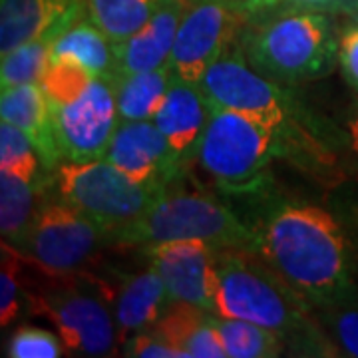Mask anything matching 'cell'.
<instances>
[{
    "instance_id": "cell-1",
    "label": "cell",
    "mask_w": 358,
    "mask_h": 358,
    "mask_svg": "<svg viewBox=\"0 0 358 358\" xmlns=\"http://www.w3.org/2000/svg\"><path fill=\"white\" fill-rule=\"evenodd\" d=\"M253 229L257 255L313 307H327L358 291L350 243L327 209L305 201H281Z\"/></svg>"
},
{
    "instance_id": "cell-2",
    "label": "cell",
    "mask_w": 358,
    "mask_h": 358,
    "mask_svg": "<svg viewBox=\"0 0 358 358\" xmlns=\"http://www.w3.org/2000/svg\"><path fill=\"white\" fill-rule=\"evenodd\" d=\"M213 313L265 327L296 357H341L315 307L255 251L217 249Z\"/></svg>"
},
{
    "instance_id": "cell-3",
    "label": "cell",
    "mask_w": 358,
    "mask_h": 358,
    "mask_svg": "<svg viewBox=\"0 0 358 358\" xmlns=\"http://www.w3.org/2000/svg\"><path fill=\"white\" fill-rule=\"evenodd\" d=\"M239 48L247 62L282 86L324 78L338 64V36L331 14L275 6L249 14Z\"/></svg>"
},
{
    "instance_id": "cell-4",
    "label": "cell",
    "mask_w": 358,
    "mask_h": 358,
    "mask_svg": "<svg viewBox=\"0 0 358 358\" xmlns=\"http://www.w3.org/2000/svg\"><path fill=\"white\" fill-rule=\"evenodd\" d=\"M26 289V305L46 319L60 334L68 355L74 357H115L120 334L110 303L108 281L92 273L48 275Z\"/></svg>"
},
{
    "instance_id": "cell-5",
    "label": "cell",
    "mask_w": 358,
    "mask_h": 358,
    "mask_svg": "<svg viewBox=\"0 0 358 358\" xmlns=\"http://www.w3.org/2000/svg\"><path fill=\"white\" fill-rule=\"evenodd\" d=\"M171 183L159 193L131 225L115 247H145V245L197 239L215 249L255 251V229L247 225L229 205L207 192H192Z\"/></svg>"
},
{
    "instance_id": "cell-6",
    "label": "cell",
    "mask_w": 358,
    "mask_h": 358,
    "mask_svg": "<svg viewBox=\"0 0 358 358\" xmlns=\"http://www.w3.org/2000/svg\"><path fill=\"white\" fill-rule=\"evenodd\" d=\"M291 141L282 129L253 115L211 108L195 164L231 193L263 189L268 169Z\"/></svg>"
},
{
    "instance_id": "cell-7",
    "label": "cell",
    "mask_w": 358,
    "mask_h": 358,
    "mask_svg": "<svg viewBox=\"0 0 358 358\" xmlns=\"http://www.w3.org/2000/svg\"><path fill=\"white\" fill-rule=\"evenodd\" d=\"M54 192L94 221L115 247L120 235L136 225L164 192L126 176L108 159L60 162L52 171ZM167 189V187H166Z\"/></svg>"
},
{
    "instance_id": "cell-8",
    "label": "cell",
    "mask_w": 358,
    "mask_h": 358,
    "mask_svg": "<svg viewBox=\"0 0 358 358\" xmlns=\"http://www.w3.org/2000/svg\"><path fill=\"white\" fill-rule=\"evenodd\" d=\"M199 86L211 106L253 115L282 129L293 148L303 138L310 140V134H305L299 126L305 112L294 100L289 86L273 82L257 72L247 62L239 42L205 72Z\"/></svg>"
},
{
    "instance_id": "cell-9",
    "label": "cell",
    "mask_w": 358,
    "mask_h": 358,
    "mask_svg": "<svg viewBox=\"0 0 358 358\" xmlns=\"http://www.w3.org/2000/svg\"><path fill=\"white\" fill-rule=\"evenodd\" d=\"M110 239L94 221L52 189L42 199L18 251L28 265L48 275H76L92 267Z\"/></svg>"
},
{
    "instance_id": "cell-10",
    "label": "cell",
    "mask_w": 358,
    "mask_h": 358,
    "mask_svg": "<svg viewBox=\"0 0 358 358\" xmlns=\"http://www.w3.org/2000/svg\"><path fill=\"white\" fill-rule=\"evenodd\" d=\"M48 103L62 162H90L106 155L120 122L114 74L94 76L82 90Z\"/></svg>"
},
{
    "instance_id": "cell-11",
    "label": "cell",
    "mask_w": 358,
    "mask_h": 358,
    "mask_svg": "<svg viewBox=\"0 0 358 358\" xmlns=\"http://www.w3.org/2000/svg\"><path fill=\"white\" fill-rule=\"evenodd\" d=\"M249 13L227 0H187L169 56L179 80L199 84L205 72L239 42Z\"/></svg>"
},
{
    "instance_id": "cell-12",
    "label": "cell",
    "mask_w": 358,
    "mask_h": 358,
    "mask_svg": "<svg viewBox=\"0 0 358 358\" xmlns=\"http://www.w3.org/2000/svg\"><path fill=\"white\" fill-rule=\"evenodd\" d=\"M145 263L159 273L171 303H185L213 313L217 249L197 239L140 247Z\"/></svg>"
},
{
    "instance_id": "cell-13",
    "label": "cell",
    "mask_w": 358,
    "mask_h": 358,
    "mask_svg": "<svg viewBox=\"0 0 358 358\" xmlns=\"http://www.w3.org/2000/svg\"><path fill=\"white\" fill-rule=\"evenodd\" d=\"M103 159L148 187L166 189L181 181L187 167L179 162L154 120L117 122Z\"/></svg>"
},
{
    "instance_id": "cell-14",
    "label": "cell",
    "mask_w": 358,
    "mask_h": 358,
    "mask_svg": "<svg viewBox=\"0 0 358 358\" xmlns=\"http://www.w3.org/2000/svg\"><path fill=\"white\" fill-rule=\"evenodd\" d=\"M108 289L120 346L131 334L154 329L171 305L166 285L150 263L141 271L115 273L114 279L108 281Z\"/></svg>"
},
{
    "instance_id": "cell-15",
    "label": "cell",
    "mask_w": 358,
    "mask_h": 358,
    "mask_svg": "<svg viewBox=\"0 0 358 358\" xmlns=\"http://www.w3.org/2000/svg\"><path fill=\"white\" fill-rule=\"evenodd\" d=\"M211 108L213 106L205 98L199 84L173 78L166 98L155 114V126L164 131L171 150L185 167L195 162L199 141L203 138L211 115Z\"/></svg>"
},
{
    "instance_id": "cell-16",
    "label": "cell",
    "mask_w": 358,
    "mask_h": 358,
    "mask_svg": "<svg viewBox=\"0 0 358 358\" xmlns=\"http://www.w3.org/2000/svg\"><path fill=\"white\" fill-rule=\"evenodd\" d=\"M185 2L187 0H157L150 18L131 36L115 44L114 74L155 70L169 62Z\"/></svg>"
},
{
    "instance_id": "cell-17",
    "label": "cell",
    "mask_w": 358,
    "mask_h": 358,
    "mask_svg": "<svg viewBox=\"0 0 358 358\" xmlns=\"http://www.w3.org/2000/svg\"><path fill=\"white\" fill-rule=\"evenodd\" d=\"M84 13V0H0V52L62 32Z\"/></svg>"
},
{
    "instance_id": "cell-18",
    "label": "cell",
    "mask_w": 358,
    "mask_h": 358,
    "mask_svg": "<svg viewBox=\"0 0 358 358\" xmlns=\"http://www.w3.org/2000/svg\"><path fill=\"white\" fill-rule=\"evenodd\" d=\"M0 120L10 122L24 131L36 148L46 171H54L60 166L62 155L54 136L50 103L40 82L2 90Z\"/></svg>"
},
{
    "instance_id": "cell-19",
    "label": "cell",
    "mask_w": 358,
    "mask_h": 358,
    "mask_svg": "<svg viewBox=\"0 0 358 358\" xmlns=\"http://www.w3.org/2000/svg\"><path fill=\"white\" fill-rule=\"evenodd\" d=\"M181 358H227L223 343L211 322V310L171 303L154 327Z\"/></svg>"
},
{
    "instance_id": "cell-20",
    "label": "cell",
    "mask_w": 358,
    "mask_h": 358,
    "mask_svg": "<svg viewBox=\"0 0 358 358\" xmlns=\"http://www.w3.org/2000/svg\"><path fill=\"white\" fill-rule=\"evenodd\" d=\"M52 189V171L40 179H24L0 171V235L2 243L18 249L30 231L44 195Z\"/></svg>"
},
{
    "instance_id": "cell-21",
    "label": "cell",
    "mask_w": 358,
    "mask_h": 358,
    "mask_svg": "<svg viewBox=\"0 0 358 358\" xmlns=\"http://www.w3.org/2000/svg\"><path fill=\"white\" fill-rule=\"evenodd\" d=\"M50 60H70L94 76H108L115 70V44L84 13L56 36Z\"/></svg>"
},
{
    "instance_id": "cell-22",
    "label": "cell",
    "mask_w": 358,
    "mask_h": 358,
    "mask_svg": "<svg viewBox=\"0 0 358 358\" xmlns=\"http://www.w3.org/2000/svg\"><path fill=\"white\" fill-rule=\"evenodd\" d=\"M173 78L176 74L169 64L136 74H114L120 122L154 120Z\"/></svg>"
},
{
    "instance_id": "cell-23",
    "label": "cell",
    "mask_w": 358,
    "mask_h": 358,
    "mask_svg": "<svg viewBox=\"0 0 358 358\" xmlns=\"http://www.w3.org/2000/svg\"><path fill=\"white\" fill-rule=\"evenodd\" d=\"M211 322L223 343L227 358H275L287 350L279 334L255 322L219 317L215 313H211Z\"/></svg>"
},
{
    "instance_id": "cell-24",
    "label": "cell",
    "mask_w": 358,
    "mask_h": 358,
    "mask_svg": "<svg viewBox=\"0 0 358 358\" xmlns=\"http://www.w3.org/2000/svg\"><path fill=\"white\" fill-rule=\"evenodd\" d=\"M157 0H84L90 20L114 44L126 40L154 13Z\"/></svg>"
},
{
    "instance_id": "cell-25",
    "label": "cell",
    "mask_w": 358,
    "mask_h": 358,
    "mask_svg": "<svg viewBox=\"0 0 358 358\" xmlns=\"http://www.w3.org/2000/svg\"><path fill=\"white\" fill-rule=\"evenodd\" d=\"M58 34L60 32H48L44 36L24 42L14 50L2 54V66H0L2 90L40 82L48 68L52 44Z\"/></svg>"
},
{
    "instance_id": "cell-26",
    "label": "cell",
    "mask_w": 358,
    "mask_h": 358,
    "mask_svg": "<svg viewBox=\"0 0 358 358\" xmlns=\"http://www.w3.org/2000/svg\"><path fill=\"white\" fill-rule=\"evenodd\" d=\"M315 317L341 357L358 358V291L327 307H315Z\"/></svg>"
},
{
    "instance_id": "cell-27",
    "label": "cell",
    "mask_w": 358,
    "mask_h": 358,
    "mask_svg": "<svg viewBox=\"0 0 358 358\" xmlns=\"http://www.w3.org/2000/svg\"><path fill=\"white\" fill-rule=\"evenodd\" d=\"M0 171H8L32 181L48 173L28 136L4 120H0Z\"/></svg>"
},
{
    "instance_id": "cell-28",
    "label": "cell",
    "mask_w": 358,
    "mask_h": 358,
    "mask_svg": "<svg viewBox=\"0 0 358 358\" xmlns=\"http://www.w3.org/2000/svg\"><path fill=\"white\" fill-rule=\"evenodd\" d=\"M24 257L18 249L2 243V268H0V324L8 327L22 313L26 301Z\"/></svg>"
},
{
    "instance_id": "cell-29",
    "label": "cell",
    "mask_w": 358,
    "mask_h": 358,
    "mask_svg": "<svg viewBox=\"0 0 358 358\" xmlns=\"http://www.w3.org/2000/svg\"><path fill=\"white\" fill-rule=\"evenodd\" d=\"M64 350L60 334L32 324L18 327L6 343V355L10 358H58L64 357Z\"/></svg>"
},
{
    "instance_id": "cell-30",
    "label": "cell",
    "mask_w": 358,
    "mask_h": 358,
    "mask_svg": "<svg viewBox=\"0 0 358 358\" xmlns=\"http://www.w3.org/2000/svg\"><path fill=\"white\" fill-rule=\"evenodd\" d=\"M124 357L138 358H181L173 346L167 343L155 329L143 331V333L131 334L120 346Z\"/></svg>"
},
{
    "instance_id": "cell-31",
    "label": "cell",
    "mask_w": 358,
    "mask_h": 358,
    "mask_svg": "<svg viewBox=\"0 0 358 358\" xmlns=\"http://www.w3.org/2000/svg\"><path fill=\"white\" fill-rule=\"evenodd\" d=\"M338 66L346 84L358 94V20L338 36Z\"/></svg>"
},
{
    "instance_id": "cell-32",
    "label": "cell",
    "mask_w": 358,
    "mask_h": 358,
    "mask_svg": "<svg viewBox=\"0 0 358 358\" xmlns=\"http://www.w3.org/2000/svg\"><path fill=\"white\" fill-rule=\"evenodd\" d=\"M277 6L294 8V10H308V13L322 14H350L355 16V0H279Z\"/></svg>"
},
{
    "instance_id": "cell-33",
    "label": "cell",
    "mask_w": 358,
    "mask_h": 358,
    "mask_svg": "<svg viewBox=\"0 0 358 358\" xmlns=\"http://www.w3.org/2000/svg\"><path fill=\"white\" fill-rule=\"evenodd\" d=\"M346 134H348V145L358 162V98L352 103L348 120H346Z\"/></svg>"
},
{
    "instance_id": "cell-34",
    "label": "cell",
    "mask_w": 358,
    "mask_h": 358,
    "mask_svg": "<svg viewBox=\"0 0 358 358\" xmlns=\"http://www.w3.org/2000/svg\"><path fill=\"white\" fill-rule=\"evenodd\" d=\"M279 4V0H249V6H247V13L257 14L263 13V10H271Z\"/></svg>"
},
{
    "instance_id": "cell-35",
    "label": "cell",
    "mask_w": 358,
    "mask_h": 358,
    "mask_svg": "<svg viewBox=\"0 0 358 358\" xmlns=\"http://www.w3.org/2000/svg\"><path fill=\"white\" fill-rule=\"evenodd\" d=\"M231 4H235V6H239V8H243L247 10V6H249V0H227Z\"/></svg>"
},
{
    "instance_id": "cell-36",
    "label": "cell",
    "mask_w": 358,
    "mask_h": 358,
    "mask_svg": "<svg viewBox=\"0 0 358 358\" xmlns=\"http://www.w3.org/2000/svg\"><path fill=\"white\" fill-rule=\"evenodd\" d=\"M355 18L358 20V0H355Z\"/></svg>"
}]
</instances>
